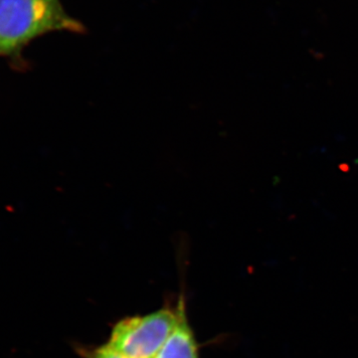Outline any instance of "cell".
Segmentation results:
<instances>
[{
    "instance_id": "1",
    "label": "cell",
    "mask_w": 358,
    "mask_h": 358,
    "mask_svg": "<svg viewBox=\"0 0 358 358\" xmlns=\"http://www.w3.org/2000/svg\"><path fill=\"white\" fill-rule=\"evenodd\" d=\"M54 31L83 32L60 0H0V55H14L30 41Z\"/></svg>"
},
{
    "instance_id": "3",
    "label": "cell",
    "mask_w": 358,
    "mask_h": 358,
    "mask_svg": "<svg viewBox=\"0 0 358 358\" xmlns=\"http://www.w3.org/2000/svg\"><path fill=\"white\" fill-rule=\"evenodd\" d=\"M179 317L176 329L155 358H200L196 336L186 312L185 294L178 296Z\"/></svg>"
},
{
    "instance_id": "4",
    "label": "cell",
    "mask_w": 358,
    "mask_h": 358,
    "mask_svg": "<svg viewBox=\"0 0 358 358\" xmlns=\"http://www.w3.org/2000/svg\"><path fill=\"white\" fill-rule=\"evenodd\" d=\"M75 352L82 358H128L107 343L100 345H75Z\"/></svg>"
},
{
    "instance_id": "2",
    "label": "cell",
    "mask_w": 358,
    "mask_h": 358,
    "mask_svg": "<svg viewBox=\"0 0 358 358\" xmlns=\"http://www.w3.org/2000/svg\"><path fill=\"white\" fill-rule=\"evenodd\" d=\"M178 300L145 315L117 320L110 331L108 345L128 358H155L176 329Z\"/></svg>"
}]
</instances>
